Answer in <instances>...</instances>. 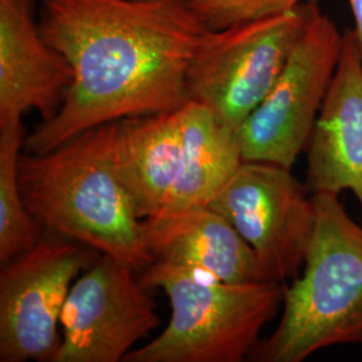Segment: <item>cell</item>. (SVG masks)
<instances>
[{
  "label": "cell",
  "mask_w": 362,
  "mask_h": 362,
  "mask_svg": "<svg viewBox=\"0 0 362 362\" xmlns=\"http://www.w3.org/2000/svg\"><path fill=\"white\" fill-rule=\"evenodd\" d=\"M43 39L73 67L55 117L27 136L46 153L85 130L187 104V70L208 27L188 0H39Z\"/></svg>",
  "instance_id": "6da1fadb"
},
{
  "label": "cell",
  "mask_w": 362,
  "mask_h": 362,
  "mask_svg": "<svg viewBox=\"0 0 362 362\" xmlns=\"http://www.w3.org/2000/svg\"><path fill=\"white\" fill-rule=\"evenodd\" d=\"M117 121L79 133L46 153H21L18 179L30 215L46 231L143 272L153 259L143 220L116 167Z\"/></svg>",
  "instance_id": "7a4b0ae2"
},
{
  "label": "cell",
  "mask_w": 362,
  "mask_h": 362,
  "mask_svg": "<svg viewBox=\"0 0 362 362\" xmlns=\"http://www.w3.org/2000/svg\"><path fill=\"white\" fill-rule=\"evenodd\" d=\"M315 230L303 272L285 288L278 327L250 354L259 362H302L320 350L362 346V224L337 194H313Z\"/></svg>",
  "instance_id": "3957f363"
},
{
  "label": "cell",
  "mask_w": 362,
  "mask_h": 362,
  "mask_svg": "<svg viewBox=\"0 0 362 362\" xmlns=\"http://www.w3.org/2000/svg\"><path fill=\"white\" fill-rule=\"evenodd\" d=\"M140 279L170 300L165 330L125 362H240L258 345L276 315L285 284H227L153 262Z\"/></svg>",
  "instance_id": "277c9868"
},
{
  "label": "cell",
  "mask_w": 362,
  "mask_h": 362,
  "mask_svg": "<svg viewBox=\"0 0 362 362\" xmlns=\"http://www.w3.org/2000/svg\"><path fill=\"white\" fill-rule=\"evenodd\" d=\"M315 3L223 30L208 28L187 70L188 100L238 130L284 71Z\"/></svg>",
  "instance_id": "5b68a950"
},
{
  "label": "cell",
  "mask_w": 362,
  "mask_h": 362,
  "mask_svg": "<svg viewBox=\"0 0 362 362\" xmlns=\"http://www.w3.org/2000/svg\"><path fill=\"white\" fill-rule=\"evenodd\" d=\"M342 42L344 34L315 4L284 71L236 132L245 161L293 168L308 148Z\"/></svg>",
  "instance_id": "8992f818"
},
{
  "label": "cell",
  "mask_w": 362,
  "mask_h": 362,
  "mask_svg": "<svg viewBox=\"0 0 362 362\" xmlns=\"http://www.w3.org/2000/svg\"><path fill=\"white\" fill-rule=\"evenodd\" d=\"M208 207L228 220L254 250L267 282L297 278L317 215L313 194L291 169L243 160Z\"/></svg>",
  "instance_id": "52a82bcc"
},
{
  "label": "cell",
  "mask_w": 362,
  "mask_h": 362,
  "mask_svg": "<svg viewBox=\"0 0 362 362\" xmlns=\"http://www.w3.org/2000/svg\"><path fill=\"white\" fill-rule=\"evenodd\" d=\"M97 251L58 233L6 262L0 272V361H54L57 326L78 274Z\"/></svg>",
  "instance_id": "ba28073f"
},
{
  "label": "cell",
  "mask_w": 362,
  "mask_h": 362,
  "mask_svg": "<svg viewBox=\"0 0 362 362\" xmlns=\"http://www.w3.org/2000/svg\"><path fill=\"white\" fill-rule=\"evenodd\" d=\"M136 269L100 254L73 284L61 315L64 339L52 362H118L160 325Z\"/></svg>",
  "instance_id": "9c48e42d"
},
{
  "label": "cell",
  "mask_w": 362,
  "mask_h": 362,
  "mask_svg": "<svg viewBox=\"0 0 362 362\" xmlns=\"http://www.w3.org/2000/svg\"><path fill=\"white\" fill-rule=\"evenodd\" d=\"M73 67L34 21L33 0H0V128L38 110L43 122L62 106Z\"/></svg>",
  "instance_id": "30bf717a"
},
{
  "label": "cell",
  "mask_w": 362,
  "mask_h": 362,
  "mask_svg": "<svg viewBox=\"0 0 362 362\" xmlns=\"http://www.w3.org/2000/svg\"><path fill=\"white\" fill-rule=\"evenodd\" d=\"M305 152L309 192L350 191L362 214V54L349 30Z\"/></svg>",
  "instance_id": "8fae6325"
},
{
  "label": "cell",
  "mask_w": 362,
  "mask_h": 362,
  "mask_svg": "<svg viewBox=\"0 0 362 362\" xmlns=\"http://www.w3.org/2000/svg\"><path fill=\"white\" fill-rule=\"evenodd\" d=\"M143 238L157 263L227 284L267 282L254 250L208 206L144 219Z\"/></svg>",
  "instance_id": "7c38bea8"
},
{
  "label": "cell",
  "mask_w": 362,
  "mask_h": 362,
  "mask_svg": "<svg viewBox=\"0 0 362 362\" xmlns=\"http://www.w3.org/2000/svg\"><path fill=\"white\" fill-rule=\"evenodd\" d=\"M180 163L179 109L117 121V172L140 219L163 214Z\"/></svg>",
  "instance_id": "4fadbf2b"
},
{
  "label": "cell",
  "mask_w": 362,
  "mask_h": 362,
  "mask_svg": "<svg viewBox=\"0 0 362 362\" xmlns=\"http://www.w3.org/2000/svg\"><path fill=\"white\" fill-rule=\"evenodd\" d=\"M179 117L180 172L161 215L206 207L243 161L238 130L208 106L189 100L179 107Z\"/></svg>",
  "instance_id": "5bb4252c"
},
{
  "label": "cell",
  "mask_w": 362,
  "mask_h": 362,
  "mask_svg": "<svg viewBox=\"0 0 362 362\" xmlns=\"http://www.w3.org/2000/svg\"><path fill=\"white\" fill-rule=\"evenodd\" d=\"M25 143L22 124L0 128V262L21 255L38 243L40 226L30 215L18 179Z\"/></svg>",
  "instance_id": "9a60e30c"
},
{
  "label": "cell",
  "mask_w": 362,
  "mask_h": 362,
  "mask_svg": "<svg viewBox=\"0 0 362 362\" xmlns=\"http://www.w3.org/2000/svg\"><path fill=\"white\" fill-rule=\"evenodd\" d=\"M194 15L211 30H223L275 13H287L315 0H188Z\"/></svg>",
  "instance_id": "2e32d148"
},
{
  "label": "cell",
  "mask_w": 362,
  "mask_h": 362,
  "mask_svg": "<svg viewBox=\"0 0 362 362\" xmlns=\"http://www.w3.org/2000/svg\"><path fill=\"white\" fill-rule=\"evenodd\" d=\"M351 8V13L354 16V23L356 27L353 30L356 42L358 45V49L362 54V0H348Z\"/></svg>",
  "instance_id": "e0dca14e"
}]
</instances>
